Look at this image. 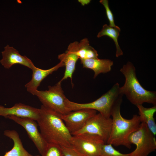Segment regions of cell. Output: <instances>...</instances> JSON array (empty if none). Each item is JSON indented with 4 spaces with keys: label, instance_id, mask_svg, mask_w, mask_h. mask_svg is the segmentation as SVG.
Wrapping results in <instances>:
<instances>
[{
    "label": "cell",
    "instance_id": "obj_1",
    "mask_svg": "<svg viewBox=\"0 0 156 156\" xmlns=\"http://www.w3.org/2000/svg\"><path fill=\"white\" fill-rule=\"evenodd\" d=\"M40 110V116L37 121L40 132L45 141L61 146H71L72 135L60 114L42 105Z\"/></svg>",
    "mask_w": 156,
    "mask_h": 156
},
{
    "label": "cell",
    "instance_id": "obj_2",
    "mask_svg": "<svg viewBox=\"0 0 156 156\" xmlns=\"http://www.w3.org/2000/svg\"><path fill=\"white\" fill-rule=\"evenodd\" d=\"M120 71L125 78V83L120 91L132 104L135 105L146 103L156 105V92L144 89L140 83L136 74L135 68L128 62Z\"/></svg>",
    "mask_w": 156,
    "mask_h": 156
},
{
    "label": "cell",
    "instance_id": "obj_3",
    "mask_svg": "<svg viewBox=\"0 0 156 156\" xmlns=\"http://www.w3.org/2000/svg\"><path fill=\"white\" fill-rule=\"evenodd\" d=\"M121 104L116 105L112 111V127L107 144L115 146L122 145L130 149L131 144L129 142V137L138 128L141 121L139 116L136 114L131 119L124 118L120 112Z\"/></svg>",
    "mask_w": 156,
    "mask_h": 156
},
{
    "label": "cell",
    "instance_id": "obj_4",
    "mask_svg": "<svg viewBox=\"0 0 156 156\" xmlns=\"http://www.w3.org/2000/svg\"><path fill=\"white\" fill-rule=\"evenodd\" d=\"M123 95L120 91L118 83L114 84L107 92L91 102L80 103L70 101H68L70 111L83 109H90L99 111L103 116L110 117L112 111L118 104L121 103Z\"/></svg>",
    "mask_w": 156,
    "mask_h": 156
},
{
    "label": "cell",
    "instance_id": "obj_5",
    "mask_svg": "<svg viewBox=\"0 0 156 156\" xmlns=\"http://www.w3.org/2000/svg\"><path fill=\"white\" fill-rule=\"evenodd\" d=\"M62 82L60 81L53 86H49L47 90H37L35 95L42 105L59 114L64 115L71 111L68 104V99L64 95L62 87Z\"/></svg>",
    "mask_w": 156,
    "mask_h": 156
},
{
    "label": "cell",
    "instance_id": "obj_6",
    "mask_svg": "<svg viewBox=\"0 0 156 156\" xmlns=\"http://www.w3.org/2000/svg\"><path fill=\"white\" fill-rule=\"evenodd\" d=\"M155 136L146 125L141 122L138 128L129 136L128 140L136 146L135 149L130 153L131 156H148L156 149Z\"/></svg>",
    "mask_w": 156,
    "mask_h": 156
},
{
    "label": "cell",
    "instance_id": "obj_7",
    "mask_svg": "<svg viewBox=\"0 0 156 156\" xmlns=\"http://www.w3.org/2000/svg\"><path fill=\"white\" fill-rule=\"evenodd\" d=\"M105 144L99 136L88 133L72 135L70 140L71 146L84 156H99Z\"/></svg>",
    "mask_w": 156,
    "mask_h": 156
},
{
    "label": "cell",
    "instance_id": "obj_8",
    "mask_svg": "<svg viewBox=\"0 0 156 156\" xmlns=\"http://www.w3.org/2000/svg\"><path fill=\"white\" fill-rule=\"evenodd\" d=\"M112 125V118L106 117L99 113L90 118L82 129L72 135L82 133L94 135L100 137L107 144L111 134Z\"/></svg>",
    "mask_w": 156,
    "mask_h": 156
},
{
    "label": "cell",
    "instance_id": "obj_9",
    "mask_svg": "<svg viewBox=\"0 0 156 156\" xmlns=\"http://www.w3.org/2000/svg\"><path fill=\"white\" fill-rule=\"evenodd\" d=\"M7 118L12 120L23 127L26 131L29 138L33 141L39 153L42 156L48 143L39 131L38 124L31 118L11 116Z\"/></svg>",
    "mask_w": 156,
    "mask_h": 156
},
{
    "label": "cell",
    "instance_id": "obj_10",
    "mask_svg": "<svg viewBox=\"0 0 156 156\" xmlns=\"http://www.w3.org/2000/svg\"><path fill=\"white\" fill-rule=\"evenodd\" d=\"M96 114V111L95 110L83 109L60 115L72 135L82 129L89 119Z\"/></svg>",
    "mask_w": 156,
    "mask_h": 156
},
{
    "label": "cell",
    "instance_id": "obj_11",
    "mask_svg": "<svg viewBox=\"0 0 156 156\" xmlns=\"http://www.w3.org/2000/svg\"><path fill=\"white\" fill-rule=\"evenodd\" d=\"M40 114V109L21 103H16L10 108L5 107L0 105V116L6 118L9 116H14L29 118L37 121Z\"/></svg>",
    "mask_w": 156,
    "mask_h": 156
},
{
    "label": "cell",
    "instance_id": "obj_12",
    "mask_svg": "<svg viewBox=\"0 0 156 156\" xmlns=\"http://www.w3.org/2000/svg\"><path fill=\"white\" fill-rule=\"evenodd\" d=\"M2 59L1 63L6 69H9L13 65L19 64L31 70L35 66L31 61L25 56H22L13 47L7 45L2 51Z\"/></svg>",
    "mask_w": 156,
    "mask_h": 156
},
{
    "label": "cell",
    "instance_id": "obj_13",
    "mask_svg": "<svg viewBox=\"0 0 156 156\" xmlns=\"http://www.w3.org/2000/svg\"><path fill=\"white\" fill-rule=\"evenodd\" d=\"M64 66L61 62L55 66L48 69H42L35 66L32 69V74L31 80L25 86L27 91L35 95L42 81L49 75Z\"/></svg>",
    "mask_w": 156,
    "mask_h": 156
},
{
    "label": "cell",
    "instance_id": "obj_14",
    "mask_svg": "<svg viewBox=\"0 0 156 156\" xmlns=\"http://www.w3.org/2000/svg\"><path fill=\"white\" fill-rule=\"evenodd\" d=\"M67 51L75 54L80 59L98 58L97 51L90 45L89 41L86 38L81 40L79 42L75 41L70 43Z\"/></svg>",
    "mask_w": 156,
    "mask_h": 156
},
{
    "label": "cell",
    "instance_id": "obj_15",
    "mask_svg": "<svg viewBox=\"0 0 156 156\" xmlns=\"http://www.w3.org/2000/svg\"><path fill=\"white\" fill-rule=\"evenodd\" d=\"M83 68L90 69L94 72V78L101 73L110 72L113 62L108 59H99L98 58L86 59H80Z\"/></svg>",
    "mask_w": 156,
    "mask_h": 156
},
{
    "label": "cell",
    "instance_id": "obj_16",
    "mask_svg": "<svg viewBox=\"0 0 156 156\" xmlns=\"http://www.w3.org/2000/svg\"><path fill=\"white\" fill-rule=\"evenodd\" d=\"M4 134L11 139L14 145L11 150L5 153L3 156H34L24 148L18 133L15 130H6Z\"/></svg>",
    "mask_w": 156,
    "mask_h": 156
},
{
    "label": "cell",
    "instance_id": "obj_17",
    "mask_svg": "<svg viewBox=\"0 0 156 156\" xmlns=\"http://www.w3.org/2000/svg\"><path fill=\"white\" fill-rule=\"evenodd\" d=\"M58 58L63 63L65 68L64 76L60 81L62 82L69 78L72 81L73 75L79 57L74 53L67 50L65 53L59 54Z\"/></svg>",
    "mask_w": 156,
    "mask_h": 156
},
{
    "label": "cell",
    "instance_id": "obj_18",
    "mask_svg": "<svg viewBox=\"0 0 156 156\" xmlns=\"http://www.w3.org/2000/svg\"><path fill=\"white\" fill-rule=\"evenodd\" d=\"M139 110V115L141 122H144L150 131L155 136L156 124L154 115L156 112V105L150 108H146L142 104L136 105Z\"/></svg>",
    "mask_w": 156,
    "mask_h": 156
},
{
    "label": "cell",
    "instance_id": "obj_19",
    "mask_svg": "<svg viewBox=\"0 0 156 156\" xmlns=\"http://www.w3.org/2000/svg\"><path fill=\"white\" fill-rule=\"evenodd\" d=\"M120 31V28L117 26L113 27L107 24H105L97 35V37L98 38L103 36H107L113 39L116 47V56L117 57L122 55L123 54L119 46L118 40Z\"/></svg>",
    "mask_w": 156,
    "mask_h": 156
},
{
    "label": "cell",
    "instance_id": "obj_20",
    "mask_svg": "<svg viewBox=\"0 0 156 156\" xmlns=\"http://www.w3.org/2000/svg\"><path fill=\"white\" fill-rule=\"evenodd\" d=\"M42 156H64V155L60 146L53 143H48Z\"/></svg>",
    "mask_w": 156,
    "mask_h": 156
},
{
    "label": "cell",
    "instance_id": "obj_21",
    "mask_svg": "<svg viewBox=\"0 0 156 156\" xmlns=\"http://www.w3.org/2000/svg\"><path fill=\"white\" fill-rule=\"evenodd\" d=\"M99 156H131L130 153H122L114 148L112 145L105 144L102 146Z\"/></svg>",
    "mask_w": 156,
    "mask_h": 156
},
{
    "label": "cell",
    "instance_id": "obj_22",
    "mask_svg": "<svg viewBox=\"0 0 156 156\" xmlns=\"http://www.w3.org/2000/svg\"><path fill=\"white\" fill-rule=\"evenodd\" d=\"M99 2L102 4L105 8L106 15L109 23V25L112 27H115V25L113 14L110 10L107 0H101Z\"/></svg>",
    "mask_w": 156,
    "mask_h": 156
},
{
    "label": "cell",
    "instance_id": "obj_23",
    "mask_svg": "<svg viewBox=\"0 0 156 156\" xmlns=\"http://www.w3.org/2000/svg\"><path fill=\"white\" fill-rule=\"evenodd\" d=\"M61 146L64 156H84L78 152L71 146L68 147Z\"/></svg>",
    "mask_w": 156,
    "mask_h": 156
},
{
    "label": "cell",
    "instance_id": "obj_24",
    "mask_svg": "<svg viewBox=\"0 0 156 156\" xmlns=\"http://www.w3.org/2000/svg\"><path fill=\"white\" fill-rule=\"evenodd\" d=\"M40 156V155H36V156Z\"/></svg>",
    "mask_w": 156,
    "mask_h": 156
}]
</instances>
